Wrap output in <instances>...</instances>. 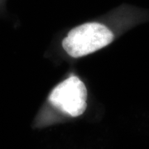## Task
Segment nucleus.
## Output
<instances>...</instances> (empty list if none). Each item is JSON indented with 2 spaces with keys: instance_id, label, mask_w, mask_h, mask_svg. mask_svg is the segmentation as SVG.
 Listing matches in <instances>:
<instances>
[{
  "instance_id": "7ed1b4c3",
  "label": "nucleus",
  "mask_w": 149,
  "mask_h": 149,
  "mask_svg": "<svg viewBox=\"0 0 149 149\" xmlns=\"http://www.w3.org/2000/svg\"><path fill=\"white\" fill-rule=\"evenodd\" d=\"M3 3H4V0H0V9L2 8V7L3 5Z\"/></svg>"
},
{
  "instance_id": "f257e3e1",
  "label": "nucleus",
  "mask_w": 149,
  "mask_h": 149,
  "mask_svg": "<svg viewBox=\"0 0 149 149\" xmlns=\"http://www.w3.org/2000/svg\"><path fill=\"white\" fill-rule=\"evenodd\" d=\"M113 33L105 24L89 22L72 28L65 37L62 47L70 56L79 58L109 45Z\"/></svg>"
},
{
  "instance_id": "f03ea898",
  "label": "nucleus",
  "mask_w": 149,
  "mask_h": 149,
  "mask_svg": "<svg viewBox=\"0 0 149 149\" xmlns=\"http://www.w3.org/2000/svg\"><path fill=\"white\" fill-rule=\"evenodd\" d=\"M52 104L71 117L84 113L87 107V89L77 76L60 83L49 96Z\"/></svg>"
}]
</instances>
